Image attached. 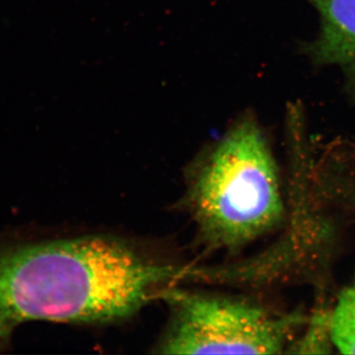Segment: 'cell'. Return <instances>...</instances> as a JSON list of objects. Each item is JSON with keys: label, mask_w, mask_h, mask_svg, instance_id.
<instances>
[{"label": "cell", "mask_w": 355, "mask_h": 355, "mask_svg": "<svg viewBox=\"0 0 355 355\" xmlns=\"http://www.w3.org/2000/svg\"><path fill=\"white\" fill-rule=\"evenodd\" d=\"M188 273L112 236L0 235V349L25 322L123 321Z\"/></svg>", "instance_id": "obj_1"}, {"label": "cell", "mask_w": 355, "mask_h": 355, "mask_svg": "<svg viewBox=\"0 0 355 355\" xmlns=\"http://www.w3.org/2000/svg\"><path fill=\"white\" fill-rule=\"evenodd\" d=\"M186 205L205 246L236 251L279 226L284 203L277 163L254 121L231 128L193 168Z\"/></svg>", "instance_id": "obj_2"}, {"label": "cell", "mask_w": 355, "mask_h": 355, "mask_svg": "<svg viewBox=\"0 0 355 355\" xmlns=\"http://www.w3.org/2000/svg\"><path fill=\"white\" fill-rule=\"evenodd\" d=\"M171 318L156 352L161 354H279L304 323L239 297L170 286L160 295Z\"/></svg>", "instance_id": "obj_3"}, {"label": "cell", "mask_w": 355, "mask_h": 355, "mask_svg": "<svg viewBox=\"0 0 355 355\" xmlns=\"http://www.w3.org/2000/svg\"><path fill=\"white\" fill-rule=\"evenodd\" d=\"M319 15L308 55L318 64L338 67L355 92V0H309Z\"/></svg>", "instance_id": "obj_4"}, {"label": "cell", "mask_w": 355, "mask_h": 355, "mask_svg": "<svg viewBox=\"0 0 355 355\" xmlns=\"http://www.w3.org/2000/svg\"><path fill=\"white\" fill-rule=\"evenodd\" d=\"M330 333L331 343L338 352L355 354V275L331 311Z\"/></svg>", "instance_id": "obj_5"}]
</instances>
